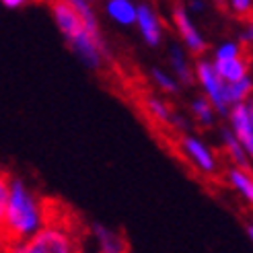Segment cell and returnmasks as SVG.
Here are the masks:
<instances>
[{
	"instance_id": "1",
	"label": "cell",
	"mask_w": 253,
	"mask_h": 253,
	"mask_svg": "<svg viewBox=\"0 0 253 253\" xmlns=\"http://www.w3.org/2000/svg\"><path fill=\"white\" fill-rule=\"evenodd\" d=\"M43 218L45 212L42 202L35 198L27 183L23 179H10L8 200L0 224L2 245L8 251H19V247L43 226Z\"/></svg>"
},
{
	"instance_id": "2",
	"label": "cell",
	"mask_w": 253,
	"mask_h": 253,
	"mask_svg": "<svg viewBox=\"0 0 253 253\" xmlns=\"http://www.w3.org/2000/svg\"><path fill=\"white\" fill-rule=\"evenodd\" d=\"M77 251V243L72 237L66 235V229H60L56 224H47L29 237L21 247L19 253H72Z\"/></svg>"
},
{
	"instance_id": "3",
	"label": "cell",
	"mask_w": 253,
	"mask_h": 253,
	"mask_svg": "<svg viewBox=\"0 0 253 253\" xmlns=\"http://www.w3.org/2000/svg\"><path fill=\"white\" fill-rule=\"evenodd\" d=\"M196 79L202 84V88H204L206 99L210 101V105L214 107V111L220 113V116H224V118L229 116L231 105L224 101V81L218 77V72H216V68H214L212 62H208L204 58L198 60Z\"/></svg>"
},
{
	"instance_id": "4",
	"label": "cell",
	"mask_w": 253,
	"mask_h": 253,
	"mask_svg": "<svg viewBox=\"0 0 253 253\" xmlns=\"http://www.w3.org/2000/svg\"><path fill=\"white\" fill-rule=\"evenodd\" d=\"M226 118L231 120V130L237 136V140L243 144L247 155L253 157V105H251V101H241V103L231 105Z\"/></svg>"
},
{
	"instance_id": "5",
	"label": "cell",
	"mask_w": 253,
	"mask_h": 253,
	"mask_svg": "<svg viewBox=\"0 0 253 253\" xmlns=\"http://www.w3.org/2000/svg\"><path fill=\"white\" fill-rule=\"evenodd\" d=\"M181 153L194 163V167L206 175L216 173V157L212 155V150L196 136H183L181 138Z\"/></svg>"
},
{
	"instance_id": "6",
	"label": "cell",
	"mask_w": 253,
	"mask_h": 253,
	"mask_svg": "<svg viewBox=\"0 0 253 253\" xmlns=\"http://www.w3.org/2000/svg\"><path fill=\"white\" fill-rule=\"evenodd\" d=\"M52 15H54V19H56L58 29L62 31V35H64V40H66L68 43H70L79 33L86 31L81 15H79V12L74 10L68 2H64V0H54V2H52Z\"/></svg>"
},
{
	"instance_id": "7",
	"label": "cell",
	"mask_w": 253,
	"mask_h": 253,
	"mask_svg": "<svg viewBox=\"0 0 253 253\" xmlns=\"http://www.w3.org/2000/svg\"><path fill=\"white\" fill-rule=\"evenodd\" d=\"M173 23H175V27H177V31H179L181 40L187 45L189 52L192 54H204L206 52L204 37H202L200 31L194 27V23H192V19H189L187 10L183 6H175L173 8Z\"/></svg>"
},
{
	"instance_id": "8",
	"label": "cell",
	"mask_w": 253,
	"mask_h": 253,
	"mask_svg": "<svg viewBox=\"0 0 253 253\" xmlns=\"http://www.w3.org/2000/svg\"><path fill=\"white\" fill-rule=\"evenodd\" d=\"M134 25H138L140 35L144 37V42L148 45L157 47L163 42V25H161L157 10L150 4H138L136 6V23Z\"/></svg>"
},
{
	"instance_id": "9",
	"label": "cell",
	"mask_w": 253,
	"mask_h": 253,
	"mask_svg": "<svg viewBox=\"0 0 253 253\" xmlns=\"http://www.w3.org/2000/svg\"><path fill=\"white\" fill-rule=\"evenodd\" d=\"M212 64L224 83H235L249 74V60L245 58V54L235 56V58H226V60H214Z\"/></svg>"
},
{
	"instance_id": "10",
	"label": "cell",
	"mask_w": 253,
	"mask_h": 253,
	"mask_svg": "<svg viewBox=\"0 0 253 253\" xmlns=\"http://www.w3.org/2000/svg\"><path fill=\"white\" fill-rule=\"evenodd\" d=\"M136 6L138 4H134L132 0H107L105 12L113 23L130 27V25L136 23Z\"/></svg>"
},
{
	"instance_id": "11",
	"label": "cell",
	"mask_w": 253,
	"mask_h": 253,
	"mask_svg": "<svg viewBox=\"0 0 253 253\" xmlns=\"http://www.w3.org/2000/svg\"><path fill=\"white\" fill-rule=\"evenodd\" d=\"M93 231H95V237L99 241V249L103 253H124L128 251V243L122 239L120 233L107 229L103 224H93Z\"/></svg>"
},
{
	"instance_id": "12",
	"label": "cell",
	"mask_w": 253,
	"mask_h": 253,
	"mask_svg": "<svg viewBox=\"0 0 253 253\" xmlns=\"http://www.w3.org/2000/svg\"><path fill=\"white\" fill-rule=\"evenodd\" d=\"M222 144H224V150L226 155L231 157L233 165L235 167H241V169H249V155L247 150L243 148V144L237 140V136L233 134L231 128H222Z\"/></svg>"
},
{
	"instance_id": "13",
	"label": "cell",
	"mask_w": 253,
	"mask_h": 253,
	"mask_svg": "<svg viewBox=\"0 0 253 253\" xmlns=\"http://www.w3.org/2000/svg\"><path fill=\"white\" fill-rule=\"evenodd\" d=\"M251 88H253V81H251L249 74L243 77V79L235 81V83H224V101L229 105L247 101L249 95H251Z\"/></svg>"
},
{
	"instance_id": "14",
	"label": "cell",
	"mask_w": 253,
	"mask_h": 253,
	"mask_svg": "<svg viewBox=\"0 0 253 253\" xmlns=\"http://www.w3.org/2000/svg\"><path fill=\"white\" fill-rule=\"evenodd\" d=\"M64 2H68L74 10L79 12L86 31L91 33L95 40H103V37H101V31H99V23H97V17H95V10H93V6H91L88 0H64Z\"/></svg>"
},
{
	"instance_id": "15",
	"label": "cell",
	"mask_w": 253,
	"mask_h": 253,
	"mask_svg": "<svg viewBox=\"0 0 253 253\" xmlns=\"http://www.w3.org/2000/svg\"><path fill=\"white\" fill-rule=\"evenodd\" d=\"M229 181H231V185L237 189V192L251 204V202H253V179H251L249 169L233 167L229 171Z\"/></svg>"
},
{
	"instance_id": "16",
	"label": "cell",
	"mask_w": 253,
	"mask_h": 253,
	"mask_svg": "<svg viewBox=\"0 0 253 253\" xmlns=\"http://www.w3.org/2000/svg\"><path fill=\"white\" fill-rule=\"evenodd\" d=\"M171 68L175 70V74L179 77V81H183L185 84H192L194 83V74H192V68L187 66V60L183 56V49L173 45L171 47Z\"/></svg>"
},
{
	"instance_id": "17",
	"label": "cell",
	"mask_w": 253,
	"mask_h": 253,
	"mask_svg": "<svg viewBox=\"0 0 253 253\" xmlns=\"http://www.w3.org/2000/svg\"><path fill=\"white\" fill-rule=\"evenodd\" d=\"M146 109H148V116L161 122V124H173V118H175V113L171 111V107L165 103V101H161V99H155V97H150L146 99Z\"/></svg>"
},
{
	"instance_id": "18",
	"label": "cell",
	"mask_w": 253,
	"mask_h": 253,
	"mask_svg": "<svg viewBox=\"0 0 253 253\" xmlns=\"http://www.w3.org/2000/svg\"><path fill=\"white\" fill-rule=\"evenodd\" d=\"M192 113L202 126H206V128L214 124V107L210 105V101L206 97H198L192 101Z\"/></svg>"
},
{
	"instance_id": "19",
	"label": "cell",
	"mask_w": 253,
	"mask_h": 253,
	"mask_svg": "<svg viewBox=\"0 0 253 253\" xmlns=\"http://www.w3.org/2000/svg\"><path fill=\"white\" fill-rule=\"evenodd\" d=\"M153 81H155V84L161 88V91H165V93H177L179 91V83H177L171 74H167L165 70H161V68L153 70Z\"/></svg>"
},
{
	"instance_id": "20",
	"label": "cell",
	"mask_w": 253,
	"mask_h": 253,
	"mask_svg": "<svg viewBox=\"0 0 253 253\" xmlns=\"http://www.w3.org/2000/svg\"><path fill=\"white\" fill-rule=\"evenodd\" d=\"M243 52V45L239 42H224L216 47L214 52V60H226V58H235V56H241Z\"/></svg>"
},
{
	"instance_id": "21",
	"label": "cell",
	"mask_w": 253,
	"mask_h": 253,
	"mask_svg": "<svg viewBox=\"0 0 253 253\" xmlns=\"http://www.w3.org/2000/svg\"><path fill=\"white\" fill-rule=\"evenodd\" d=\"M8 183H10V177H8L6 173L0 171V224H2L4 208H6V200H8Z\"/></svg>"
},
{
	"instance_id": "22",
	"label": "cell",
	"mask_w": 253,
	"mask_h": 253,
	"mask_svg": "<svg viewBox=\"0 0 253 253\" xmlns=\"http://www.w3.org/2000/svg\"><path fill=\"white\" fill-rule=\"evenodd\" d=\"M229 6L237 17H247V15H251L253 2L251 0H229Z\"/></svg>"
},
{
	"instance_id": "23",
	"label": "cell",
	"mask_w": 253,
	"mask_h": 253,
	"mask_svg": "<svg viewBox=\"0 0 253 253\" xmlns=\"http://www.w3.org/2000/svg\"><path fill=\"white\" fill-rule=\"evenodd\" d=\"M0 2H2V6L15 10V8H21V6H25V4H29L31 0H0Z\"/></svg>"
},
{
	"instance_id": "24",
	"label": "cell",
	"mask_w": 253,
	"mask_h": 253,
	"mask_svg": "<svg viewBox=\"0 0 253 253\" xmlns=\"http://www.w3.org/2000/svg\"><path fill=\"white\" fill-rule=\"evenodd\" d=\"M253 42V27H251V23L245 25V29L241 33V45H249Z\"/></svg>"
},
{
	"instance_id": "25",
	"label": "cell",
	"mask_w": 253,
	"mask_h": 253,
	"mask_svg": "<svg viewBox=\"0 0 253 253\" xmlns=\"http://www.w3.org/2000/svg\"><path fill=\"white\" fill-rule=\"evenodd\" d=\"M194 10H202V2H200V0H194Z\"/></svg>"
},
{
	"instance_id": "26",
	"label": "cell",
	"mask_w": 253,
	"mask_h": 253,
	"mask_svg": "<svg viewBox=\"0 0 253 253\" xmlns=\"http://www.w3.org/2000/svg\"><path fill=\"white\" fill-rule=\"evenodd\" d=\"M247 235H249V239H253V226L251 224L247 226Z\"/></svg>"
},
{
	"instance_id": "27",
	"label": "cell",
	"mask_w": 253,
	"mask_h": 253,
	"mask_svg": "<svg viewBox=\"0 0 253 253\" xmlns=\"http://www.w3.org/2000/svg\"><path fill=\"white\" fill-rule=\"evenodd\" d=\"M88 2H91V0H88Z\"/></svg>"
}]
</instances>
